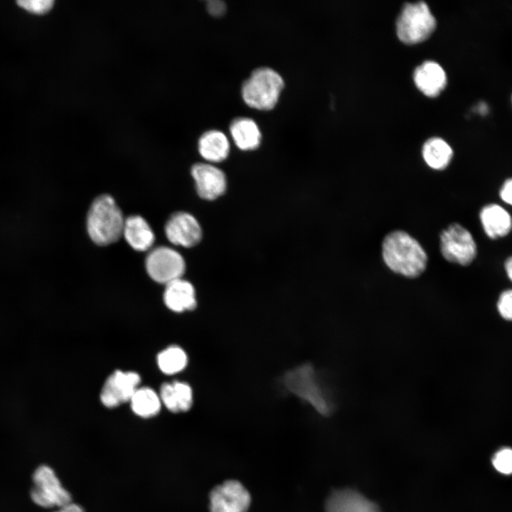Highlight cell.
Segmentation results:
<instances>
[{
    "mask_svg": "<svg viewBox=\"0 0 512 512\" xmlns=\"http://www.w3.org/2000/svg\"><path fill=\"white\" fill-rule=\"evenodd\" d=\"M30 497L36 505L46 508H60L72 500L54 470L46 464L38 466L33 473Z\"/></svg>",
    "mask_w": 512,
    "mask_h": 512,
    "instance_id": "cell-6",
    "label": "cell"
},
{
    "mask_svg": "<svg viewBox=\"0 0 512 512\" xmlns=\"http://www.w3.org/2000/svg\"><path fill=\"white\" fill-rule=\"evenodd\" d=\"M161 402L173 412L188 410L193 404V391L188 384L174 381L161 385L159 393Z\"/></svg>",
    "mask_w": 512,
    "mask_h": 512,
    "instance_id": "cell-19",
    "label": "cell"
},
{
    "mask_svg": "<svg viewBox=\"0 0 512 512\" xmlns=\"http://www.w3.org/2000/svg\"><path fill=\"white\" fill-rule=\"evenodd\" d=\"M17 3L32 13L43 14L48 11L53 6V0H18Z\"/></svg>",
    "mask_w": 512,
    "mask_h": 512,
    "instance_id": "cell-25",
    "label": "cell"
},
{
    "mask_svg": "<svg viewBox=\"0 0 512 512\" xmlns=\"http://www.w3.org/2000/svg\"><path fill=\"white\" fill-rule=\"evenodd\" d=\"M191 173L195 181L198 195L212 201L221 196L226 191L227 179L220 169L210 164L197 163L192 166Z\"/></svg>",
    "mask_w": 512,
    "mask_h": 512,
    "instance_id": "cell-12",
    "label": "cell"
},
{
    "mask_svg": "<svg viewBox=\"0 0 512 512\" xmlns=\"http://www.w3.org/2000/svg\"><path fill=\"white\" fill-rule=\"evenodd\" d=\"M479 218L486 234L492 239L506 236L512 229L511 215L498 204L484 206Z\"/></svg>",
    "mask_w": 512,
    "mask_h": 512,
    "instance_id": "cell-16",
    "label": "cell"
},
{
    "mask_svg": "<svg viewBox=\"0 0 512 512\" xmlns=\"http://www.w3.org/2000/svg\"><path fill=\"white\" fill-rule=\"evenodd\" d=\"M500 197L505 203L512 205V178L506 180L501 186Z\"/></svg>",
    "mask_w": 512,
    "mask_h": 512,
    "instance_id": "cell-28",
    "label": "cell"
},
{
    "mask_svg": "<svg viewBox=\"0 0 512 512\" xmlns=\"http://www.w3.org/2000/svg\"><path fill=\"white\" fill-rule=\"evenodd\" d=\"M164 230L170 242L185 247L196 245L202 238V230L198 221L186 212L172 214L166 221Z\"/></svg>",
    "mask_w": 512,
    "mask_h": 512,
    "instance_id": "cell-11",
    "label": "cell"
},
{
    "mask_svg": "<svg viewBox=\"0 0 512 512\" xmlns=\"http://www.w3.org/2000/svg\"><path fill=\"white\" fill-rule=\"evenodd\" d=\"M156 360L159 369L168 375L181 371L188 363L186 352L176 346H169L161 351L158 354Z\"/></svg>",
    "mask_w": 512,
    "mask_h": 512,
    "instance_id": "cell-23",
    "label": "cell"
},
{
    "mask_svg": "<svg viewBox=\"0 0 512 512\" xmlns=\"http://www.w3.org/2000/svg\"><path fill=\"white\" fill-rule=\"evenodd\" d=\"M166 306L173 311L193 310L196 306L195 289L191 283L182 278L167 284L164 294Z\"/></svg>",
    "mask_w": 512,
    "mask_h": 512,
    "instance_id": "cell-15",
    "label": "cell"
},
{
    "mask_svg": "<svg viewBox=\"0 0 512 512\" xmlns=\"http://www.w3.org/2000/svg\"><path fill=\"white\" fill-rule=\"evenodd\" d=\"M129 402L132 411L144 418L157 415L161 405L159 395L147 387L138 388Z\"/></svg>",
    "mask_w": 512,
    "mask_h": 512,
    "instance_id": "cell-22",
    "label": "cell"
},
{
    "mask_svg": "<svg viewBox=\"0 0 512 512\" xmlns=\"http://www.w3.org/2000/svg\"><path fill=\"white\" fill-rule=\"evenodd\" d=\"M382 257L394 273L407 278L420 277L426 270L428 257L420 243L404 230L388 233L382 242Z\"/></svg>",
    "mask_w": 512,
    "mask_h": 512,
    "instance_id": "cell-1",
    "label": "cell"
},
{
    "mask_svg": "<svg viewBox=\"0 0 512 512\" xmlns=\"http://www.w3.org/2000/svg\"><path fill=\"white\" fill-rule=\"evenodd\" d=\"M208 12L214 16H220L226 11V5L223 1L210 0L207 2Z\"/></svg>",
    "mask_w": 512,
    "mask_h": 512,
    "instance_id": "cell-27",
    "label": "cell"
},
{
    "mask_svg": "<svg viewBox=\"0 0 512 512\" xmlns=\"http://www.w3.org/2000/svg\"><path fill=\"white\" fill-rule=\"evenodd\" d=\"M124 220L114 198L100 195L93 201L87 213L88 235L98 245L114 243L122 235Z\"/></svg>",
    "mask_w": 512,
    "mask_h": 512,
    "instance_id": "cell-2",
    "label": "cell"
},
{
    "mask_svg": "<svg viewBox=\"0 0 512 512\" xmlns=\"http://www.w3.org/2000/svg\"><path fill=\"white\" fill-rule=\"evenodd\" d=\"M497 309L504 319L512 321V289L501 293L498 300Z\"/></svg>",
    "mask_w": 512,
    "mask_h": 512,
    "instance_id": "cell-26",
    "label": "cell"
},
{
    "mask_svg": "<svg viewBox=\"0 0 512 512\" xmlns=\"http://www.w3.org/2000/svg\"><path fill=\"white\" fill-rule=\"evenodd\" d=\"M436 27V20L424 1L404 5L396 21L399 39L414 44L427 39Z\"/></svg>",
    "mask_w": 512,
    "mask_h": 512,
    "instance_id": "cell-5",
    "label": "cell"
},
{
    "mask_svg": "<svg viewBox=\"0 0 512 512\" xmlns=\"http://www.w3.org/2000/svg\"><path fill=\"white\" fill-rule=\"evenodd\" d=\"M284 87V80L278 72L270 67H260L242 82L241 95L250 107L267 111L275 107Z\"/></svg>",
    "mask_w": 512,
    "mask_h": 512,
    "instance_id": "cell-3",
    "label": "cell"
},
{
    "mask_svg": "<svg viewBox=\"0 0 512 512\" xmlns=\"http://www.w3.org/2000/svg\"><path fill=\"white\" fill-rule=\"evenodd\" d=\"M477 108L481 114H485L487 112V106L484 103L479 105V106H477Z\"/></svg>",
    "mask_w": 512,
    "mask_h": 512,
    "instance_id": "cell-31",
    "label": "cell"
},
{
    "mask_svg": "<svg viewBox=\"0 0 512 512\" xmlns=\"http://www.w3.org/2000/svg\"><path fill=\"white\" fill-rule=\"evenodd\" d=\"M326 512H380L378 507L351 489L334 491L327 498Z\"/></svg>",
    "mask_w": 512,
    "mask_h": 512,
    "instance_id": "cell-13",
    "label": "cell"
},
{
    "mask_svg": "<svg viewBox=\"0 0 512 512\" xmlns=\"http://www.w3.org/2000/svg\"><path fill=\"white\" fill-rule=\"evenodd\" d=\"M414 81L424 95L434 97L445 87L447 76L444 69L438 63L426 61L415 70Z\"/></svg>",
    "mask_w": 512,
    "mask_h": 512,
    "instance_id": "cell-14",
    "label": "cell"
},
{
    "mask_svg": "<svg viewBox=\"0 0 512 512\" xmlns=\"http://www.w3.org/2000/svg\"><path fill=\"white\" fill-rule=\"evenodd\" d=\"M145 267L153 280L165 284L181 278L186 270L182 255L165 246L154 248L148 253Z\"/></svg>",
    "mask_w": 512,
    "mask_h": 512,
    "instance_id": "cell-8",
    "label": "cell"
},
{
    "mask_svg": "<svg viewBox=\"0 0 512 512\" xmlns=\"http://www.w3.org/2000/svg\"><path fill=\"white\" fill-rule=\"evenodd\" d=\"M491 463L494 469L501 474H512V448L502 447L492 457Z\"/></svg>",
    "mask_w": 512,
    "mask_h": 512,
    "instance_id": "cell-24",
    "label": "cell"
},
{
    "mask_svg": "<svg viewBox=\"0 0 512 512\" xmlns=\"http://www.w3.org/2000/svg\"><path fill=\"white\" fill-rule=\"evenodd\" d=\"M284 383L291 392L310 404L321 415H328L332 411L333 402L311 366L305 364L289 371Z\"/></svg>",
    "mask_w": 512,
    "mask_h": 512,
    "instance_id": "cell-4",
    "label": "cell"
},
{
    "mask_svg": "<svg viewBox=\"0 0 512 512\" xmlns=\"http://www.w3.org/2000/svg\"><path fill=\"white\" fill-rule=\"evenodd\" d=\"M198 148L201 156L212 163L225 160L230 149L227 136L218 129L205 132L199 138Z\"/></svg>",
    "mask_w": 512,
    "mask_h": 512,
    "instance_id": "cell-20",
    "label": "cell"
},
{
    "mask_svg": "<svg viewBox=\"0 0 512 512\" xmlns=\"http://www.w3.org/2000/svg\"><path fill=\"white\" fill-rule=\"evenodd\" d=\"M422 157L425 163L434 170H444L450 164L453 151L444 139L438 137L430 138L423 144Z\"/></svg>",
    "mask_w": 512,
    "mask_h": 512,
    "instance_id": "cell-21",
    "label": "cell"
},
{
    "mask_svg": "<svg viewBox=\"0 0 512 512\" xmlns=\"http://www.w3.org/2000/svg\"><path fill=\"white\" fill-rule=\"evenodd\" d=\"M138 373L132 371L116 370L105 381L100 394L102 404L114 407L129 401L140 383Z\"/></svg>",
    "mask_w": 512,
    "mask_h": 512,
    "instance_id": "cell-10",
    "label": "cell"
},
{
    "mask_svg": "<svg viewBox=\"0 0 512 512\" xmlns=\"http://www.w3.org/2000/svg\"><path fill=\"white\" fill-rule=\"evenodd\" d=\"M250 496L238 481L229 480L215 486L210 494V512H247Z\"/></svg>",
    "mask_w": 512,
    "mask_h": 512,
    "instance_id": "cell-9",
    "label": "cell"
},
{
    "mask_svg": "<svg viewBox=\"0 0 512 512\" xmlns=\"http://www.w3.org/2000/svg\"><path fill=\"white\" fill-rule=\"evenodd\" d=\"M439 250L448 262L462 266L470 265L477 254L471 233L459 223H452L439 234Z\"/></svg>",
    "mask_w": 512,
    "mask_h": 512,
    "instance_id": "cell-7",
    "label": "cell"
},
{
    "mask_svg": "<svg viewBox=\"0 0 512 512\" xmlns=\"http://www.w3.org/2000/svg\"><path fill=\"white\" fill-rule=\"evenodd\" d=\"M229 130L235 145L242 151L256 149L261 143L260 129L256 122L250 117H238L233 119Z\"/></svg>",
    "mask_w": 512,
    "mask_h": 512,
    "instance_id": "cell-17",
    "label": "cell"
},
{
    "mask_svg": "<svg viewBox=\"0 0 512 512\" xmlns=\"http://www.w3.org/2000/svg\"><path fill=\"white\" fill-rule=\"evenodd\" d=\"M122 235L135 250L146 251L154 242V233L146 220L139 215H130L124 220Z\"/></svg>",
    "mask_w": 512,
    "mask_h": 512,
    "instance_id": "cell-18",
    "label": "cell"
},
{
    "mask_svg": "<svg viewBox=\"0 0 512 512\" xmlns=\"http://www.w3.org/2000/svg\"><path fill=\"white\" fill-rule=\"evenodd\" d=\"M505 270L506 274L512 282V256L509 257L505 262Z\"/></svg>",
    "mask_w": 512,
    "mask_h": 512,
    "instance_id": "cell-30",
    "label": "cell"
},
{
    "mask_svg": "<svg viewBox=\"0 0 512 512\" xmlns=\"http://www.w3.org/2000/svg\"><path fill=\"white\" fill-rule=\"evenodd\" d=\"M54 512H85V511L80 506L70 502L65 506H63L58 508V509Z\"/></svg>",
    "mask_w": 512,
    "mask_h": 512,
    "instance_id": "cell-29",
    "label": "cell"
}]
</instances>
